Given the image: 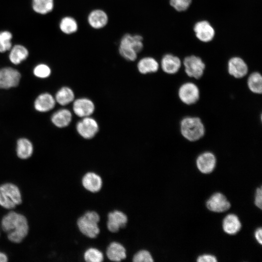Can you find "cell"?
<instances>
[{
    "label": "cell",
    "instance_id": "cell-11",
    "mask_svg": "<svg viewBox=\"0 0 262 262\" xmlns=\"http://www.w3.org/2000/svg\"><path fill=\"white\" fill-rule=\"evenodd\" d=\"M160 67L167 75L177 74L182 67V61L177 55L170 53L164 54L161 58Z\"/></svg>",
    "mask_w": 262,
    "mask_h": 262
},
{
    "label": "cell",
    "instance_id": "cell-16",
    "mask_svg": "<svg viewBox=\"0 0 262 262\" xmlns=\"http://www.w3.org/2000/svg\"><path fill=\"white\" fill-rule=\"evenodd\" d=\"M216 164V158L213 153L206 151L201 153L196 159V165L198 169L204 174L211 173Z\"/></svg>",
    "mask_w": 262,
    "mask_h": 262
},
{
    "label": "cell",
    "instance_id": "cell-18",
    "mask_svg": "<svg viewBox=\"0 0 262 262\" xmlns=\"http://www.w3.org/2000/svg\"><path fill=\"white\" fill-rule=\"evenodd\" d=\"M106 256L113 262H121L127 257V249L122 243L117 241L110 243L106 247Z\"/></svg>",
    "mask_w": 262,
    "mask_h": 262
},
{
    "label": "cell",
    "instance_id": "cell-34",
    "mask_svg": "<svg viewBox=\"0 0 262 262\" xmlns=\"http://www.w3.org/2000/svg\"><path fill=\"white\" fill-rule=\"evenodd\" d=\"M50 68L45 64H39L36 66L33 69L34 75L40 78H46L50 74Z\"/></svg>",
    "mask_w": 262,
    "mask_h": 262
},
{
    "label": "cell",
    "instance_id": "cell-13",
    "mask_svg": "<svg viewBox=\"0 0 262 262\" xmlns=\"http://www.w3.org/2000/svg\"><path fill=\"white\" fill-rule=\"evenodd\" d=\"M81 183L85 190L94 194L99 192L103 187L102 177L92 171L85 173L81 178Z\"/></svg>",
    "mask_w": 262,
    "mask_h": 262
},
{
    "label": "cell",
    "instance_id": "cell-30",
    "mask_svg": "<svg viewBox=\"0 0 262 262\" xmlns=\"http://www.w3.org/2000/svg\"><path fill=\"white\" fill-rule=\"evenodd\" d=\"M104 258L102 251L94 247H88L83 254V259L86 262H102Z\"/></svg>",
    "mask_w": 262,
    "mask_h": 262
},
{
    "label": "cell",
    "instance_id": "cell-32",
    "mask_svg": "<svg viewBox=\"0 0 262 262\" xmlns=\"http://www.w3.org/2000/svg\"><path fill=\"white\" fill-rule=\"evenodd\" d=\"M133 262H153V258L150 252L145 249L137 250L131 257Z\"/></svg>",
    "mask_w": 262,
    "mask_h": 262
},
{
    "label": "cell",
    "instance_id": "cell-28",
    "mask_svg": "<svg viewBox=\"0 0 262 262\" xmlns=\"http://www.w3.org/2000/svg\"><path fill=\"white\" fill-rule=\"evenodd\" d=\"M74 94L69 87H63L56 94L55 101L61 105H66L73 101Z\"/></svg>",
    "mask_w": 262,
    "mask_h": 262
},
{
    "label": "cell",
    "instance_id": "cell-15",
    "mask_svg": "<svg viewBox=\"0 0 262 262\" xmlns=\"http://www.w3.org/2000/svg\"><path fill=\"white\" fill-rule=\"evenodd\" d=\"M87 21L89 26L95 30H100L105 27L109 22L108 14L103 9L96 8L88 14Z\"/></svg>",
    "mask_w": 262,
    "mask_h": 262
},
{
    "label": "cell",
    "instance_id": "cell-29",
    "mask_svg": "<svg viewBox=\"0 0 262 262\" xmlns=\"http://www.w3.org/2000/svg\"><path fill=\"white\" fill-rule=\"evenodd\" d=\"M33 10L37 13L45 15L50 12L53 9V0H33Z\"/></svg>",
    "mask_w": 262,
    "mask_h": 262
},
{
    "label": "cell",
    "instance_id": "cell-3",
    "mask_svg": "<svg viewBox=\"0 0 262 262\" xmlns=\"http://www.w3.org/2000/svg\"><path fill=\"white\" fill-rule=\"evenodd\" d=\"M144 38L139 34L126 33L120 38L118 52L126 60L133 62L136 60L138 54L144 49Z\"/></svg>",
    "mask_w": 262,
    "mask_h": 262
},
{
    "label": "cell",
    "instance_id": "cell-33",
    "mask_svg": "<svg viewBox=\"0 0 262 262\" xmlns=\"http://www.w3.org/2000/svg\"><path fill=\"white\" fill-rule=\"evenodd\" d=\"M192 2V0H169L170 6L179 12L187 10Z\"/></svg>",
    "mask_w": 262,
    "mask_h": 262
},
{
    "label": "cell",
    "instance_id": "cell-25",
    "mask_svg": "<svg viewBox=\"0 0 262 262\" xmlns=\"http://www.w3.org/2000/svg\"><path fill=\"white\" fill-rule=\"evenodd\" d=\"M33 146L27 139L20 138L17 142L16 154L21 159L29 158L33 153Z\"/></svg>",
    "mask_w": 262,
    "mask_h": 262
},
{
    "label": "cell",
    "instance_id": "cell-22",
    "mask_svg": "<svg viewBox=\"0 0 262 262\" xmlns=\"http://www.w3.org/2000/svg\"><path fill=\"white\" fill-rule=\"evenodd\" d=\"M55 105V98L49 93H43L36 98L34 106L36 110L46 112L52 109Z\"/></svg>",
    "mask_w": 262,
    "mask_h": 262
},
{
    "label": "cell",
    "instance_id": "cell-17",
    "mask_svg": "<svg viewBox=\"0 0 262 262\" xmlns=\"http://www.w3.org/2000/svg\"><path fill=\"white\" fill-rule=\"evenodd\" d=\"M206 206L211 211L221 213L229 210L230 204L224 195L220 193H216L207 200Z\"/></svg>",
    "mask_w": 262,
    "mask_h": 262
},
{
    "label": "cell",
    "instance_id": "cell-23",
    "mask_svg": "<svg viewBox=\"0 0 262 262\" xmlns=\"http://www.w3.org/2000/svg\"><path fill=\"white\" fill-rule=\"evenodd\" d=\"M241 228V224L238 216L234 214L227 215L223 221L224 231L230 235L237 233Z\"/></svg>",
    "mask_w": 262,
    "mask_h": 262
},
{
    "label": "cell",
    "instance_id": "cell-39",
    "mask_svg": "<svg viewBox=\"0 0 262 262\" xmlns=\"http://www.w3.org/2000/svg\"><path fill=\"white\" fill-rule=\"evenodd\" d=\"M231 138H234V137H231ZM238 139H243V138H238Z\"/></svg>",
    "mask_w": 262,
    "mask_h": 262
},
{
    "label": "cell",
    "instance_id": "cell-10",
    "mask_svg": "<svg viewBox=\"0 0 262 262\" xmlns=\"http://www.w3.org/2000/svg\"><path fill=\"white\" fill-rule=\"evenodd\" d=\"M196 38L203 43L212 41L215 35V31L211 23L207 20L197 21L193 27Z\"/></svg>",
    "mask_w": 262,
    "mask_h": 262
},
{
    "label": "cell",
    "instance_id": "cell-12",
    "mask_svg": "<svg viewBox=\"0 0 262 262\" xmlns=\"http://www.w3.org/2000/svg\"><path fill=\"white\" fill-rule=\"evenodd\" d=\"M78 133L85 139L93 138L98 131V125L95 119L90 116L83 117L76 125Z\"/></svg>",
    "mask_w": 262,
    "mask_h": 262
},
{
    "label": "cell",
    "instance_id": "cell-5",
    "mask_svg": "<svg viewBox=\"0 0 262 262\" xmlns=\"http://www.w3.org/2000/svg\"><path fill=\"white\" fill-rule=\"evenodd\" d=\"M19 187L14 183L6 182L0 185V206L6 209H12L22 203Z\"/></svg>",
    "mask_w": 262,
    "mask_h": 262
},
{
    "label": "cell",
    "instance_id": "cell-24",
    "mask_svg": "<svg viewBox=\"0 0 262 262\" xmlns=\"http://www.w3.org/2000/svg\"><path fill=\"white\" fill-rule=\"evenodd\" d=\"M51 119L55 126L58 128H64L67 126L71 122L72 114L67 109H61L53 114Z\"/></svg>",
    "mask_w": 262,
    "mask_h": 262
},
{
    "label": "cell",
    "instance_id": "cell-19",
    "mask_svg": "<svg viewBox=\"0 0 262 262\" xmlns=\"http://www.w3.org/2000/svg\"><path fill=\"white\" fill-rule=\"evenodd\" d=\"M73 110L79 117L90 116L95 111V105L91 100L87 98H80L74 101Z\"/></svg>",
    "mask_w": 262,
    "mask_h": 262
},
{
    "label": "cell",
    "instance_id": "cell-21",
    "mask_svg": "<svg viewBox=\"0 0 262 262\" xmlns=\"http://www.w3.org/2000/svg\"><path fill=\"white\" fill-rule=\"evenodd\" d=\"M246 85L248 90L256 95L262 94V75L258 71L250 72L246 77Z\"/></svg>",
    "mask_w": 262,
    "mask_h": 262
},
{
    "label": "cell",
    "instance_id": "cell-31",
    "mask_svg": "<svg viewBox=\"0 0 262 262\" xmlns=\"http://www.w3.org/2000/svg\"><path fill=\"white\" fill-rule=\"evenodd\" d=\"M12 33L4 31L0 32V52H4L10 50L12 48Z\"/></svg>",
    "mask_w": 262,
    "mask_h": 262
},
{
    "label": "cell",
    "instance_id": "cell-37",
    "mask_svg": "<svg viewBox=\"0 0 262 262\" xmlns=\"http://www.w3.org/2000/svg\"><path fill=\"white\" fill-rule=\"evenodd\" d=\"M255 237L257 242L260 244H262V228H258L255 232Z\"/></svg>",
    "mask_w": 262,
    "mask_h": 262
},
{
    "label": "cell",
    "instance_id": "cell-9",
    "mask_svg": "<svg viewBox=\"0 0 262 262\" xmlns=\"http://www.w3.org/2000/svg\"><path fill=\"white\" fill-rule=\"evenodd\" d=\"M106 227L108 230L112 233L118 232L127 227L129 220L126 213L121 210L115 209L107 213Z\"/></svg>",
    "mask_w": 262,
    "mask_h": 262
},
{
    "label": "cell",
    "instance_id": "cell-26",
    "mask_svg": "<svg viewBox=\"0 0 262 262\" xmlns=\"http://www.w3.org/2000/svg\"><path fill=\"white\" fill-rule=\"evenodd\" d=\"M9 58L10 61L15 65H18L25 60L28 56L29 52L23 46L16 45L10 49Z\"/></svg>",
    "mask_w": 262,
    "mask_h": 262
},
{
    "label": "cell",
    "instance_id": "cell-20",
    "mask_svg": "<svg viewBox=\"0 0 262 262\" xmlns=\"http://www.w3.org/2000/svg\"><path fill=\"white\" fill-rule=\"evenodd\" d=\"M137 67L139 72L142 74L154 73L159 70L160 64L154 57L147 56L139 60Z\"/></svg>",
    "mask_w": 262,
    "mask_h": 262
},
{
    "label": "cell",
    "instance_id": "cell-4",
    "mask_svg": "<svg viewBox=\"0 0 262 262\" xmlns=\"http://www.w3.org/2000/svg\"><path fill=\"white\" fill-rule=\"evenodd\" d=\"M100 216L94 210H87L80 215L76 220V226L80 232L89 239H95L100 232L98 223Z\"/></svg>",
    "mask_w": 262,
    "mask_h": 262
},
{
    "label": "cell",
    "instance_id": "cell-2",
    "mask_svg": "<svg viewBox=\"0 0 262 262\" xmlns=\"http://www.w3.org/2000/svg\"><path fill=\"white\" fill-rule=\"evenodd\" d=\"M180 132L186 141L195 142L201 139L206 133V128L201 118L196 115H186L179 123Z\"/></svg>",
    "mask_w": 262,
    "mask_h": 262
},
{
    "label": "cell",
    "instance_id": "cell-8",
    "mask_svg": "<svg viewBox=\"0 0 262 262\" xmlns=\"http://www.w3.org/2000/svg\"><path fill=\"white\" fill-rule=\"evenodd\" d=\"M227 70L228 74L236 79L245 78L249 73L247 64L238 56H232L228 60Z\"/></svg>",
    "mask_w": 262,
    "mask_h": 262
},
{
    "label": "cell",
    "instance_id": "cell-35",
    "mask_svg": "<svg viewBox=\"0 0 262 262\" xmlns=\"http://www.w3.org/2000/svg\"><path fill=\"white\" fill-rule=\"evenodd\" d=\"M254 203L260 209L262 207V187L258 188L256 191Z\"/></svg>",
    "mask_w": 262,
    "mask_h": 262
},
{
    "label": "cell",
    "instance_id": "cell-14",
    "mask_svg": "<svg viewBox=\"0 0 262 262\" xmlns=\"http://www.w3.org/2000/svg\"><path fill=\"white\" fill-rule=\"evenodd\" d=\"M20 73L12 67L0 69V88L8 89L16 86L20 81Z\"/></svg>",
    "mask_w": 262,
    "mask_h": 262
},
{
    "label": "cell",
    "instance_id": "cell-38",
    "mask_svg": "<svg viewBox=\"0 0 262 262\" xmlns=\"http://www.w3.org/2000/svg\"><path fill=\"white\" fill-rule=\"evenodd\" d=\"M8 258L7 256V255L1 252L0 251V262H6L8 261Z\"/></svg>",
    "mask_w": 262,
    "mask_h": 262
},
{
    "label": "cell",
    "instance_id": "cell-36",
    "mask_svg": "<svg viewBox=\"0 0 262 262\" xmlns=\"http://www.w3.org/2000/svg\"><path fill=\"white\" fill-rule=\"evenodd\" d=\"M198 262H216V258L211 254H203L199 256L197 259Z\"/></svg>",
    "mask_w": 262,
    "mask_h": 262
},
{
    "label": "cell",
    "instance_id": "cell-27",
    "mask_svg": "<svg viewBox=\"0 0 262 262\" xmlns=\"http://www.w3.org/2000/svg\"><path fill=\"white\" fill-rule=\"evenodd\" d=\"M59 28L62 33L69 35L78 31L79 25L76 19L73 17L66 16L61 19Z\"/></svg>",
    "mask_w": 262,
    "mask_h": 262
},
{
    "label": "cell",
    "instance_id": "cell-1",
    "mask_svg": "<svg viewBox=\"0 0 262 262\" xmlns=\"http://www.w3.org/2000/svg\"><path fill=\"white\" fill-rule=\"evenodd\" d=\"M1 227L7 233L8 240L15 243L21 242L29 231V223L26 216L15 211L9 212L2 217Z\"/></svg>",
    "mask_w": 262,
    "mask_h": 262
},
{
    "label": "cell",
    "instance_id": "cell-6",
    "mask_svg": "<svg viewBox=\"0 0 262 262\" xmlns=\"http://www.w3.org/2000/svg\"><path fill=\"white\" fill-rule=\"evenodd\" d=\"M179 100L183 104L191 106L196 103L200 98V90L198 84L192 80L181 83L177 90Z\"/></svg>",
    "mask_w": 262,
    "mask_h": 262
},
{
    "label": "cell",
    "instance_id": "cell-7",
    "mask_svg": "<svg viewBox=\"0 0 262 262\" xmlns=\"http://www.w3.org/2000/svg\"><path fill=\"white\" fill-rule=\"evenodd\" d=\"M182 66L185 75L193 81L200 79L206 69L202 58L194 54L185 56L182 60Z\"/></svg>",
    "mask_w": 262,
    "mask_h": 262
}]
</instances>
